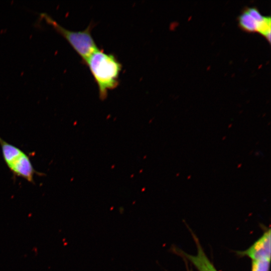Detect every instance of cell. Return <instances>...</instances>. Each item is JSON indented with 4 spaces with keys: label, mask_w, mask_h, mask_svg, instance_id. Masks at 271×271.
I'll use <instances>...</instances> for the list:
<instances>
[{
    "label": "cell",
    "mask_w": 271,
    "mask_h": 271,
    "mask_svg": "<svg viewBox=\"0 0 271 271\" xmlns=\"http://www.w3.org/2000/svg\"><path fill=\"white\" fill-rule=\"evenodd\" d=\"M85 64L88 67L98 86L100 99H105L108 92L119 84L121 64L113 54L99 49L87 58Z\"/></svg>",
    "instance_id": "6da1fadb"
},
{
    "label": "cell",
    "mask_w": 271,
    "mask_h": 271,
    "mask_svg": "<svg viewBox=\"0 0 271 271\" xmlns=\"http://www.w3.org/2000/svg\"><path fill=\"white\" fill-rule=\"evenodd\" d=\"M40 16L68 42L84 63L93 52L98 49L91 34V30L94 27L93 24H89L83 30L74 31L65 29L46 13H42Z\"/></svg>",
    "instance_id": "7a4b0ae2"
},
{
    "label": "cell",
    "mask_w": 271,
    "mask_h": 271,
    "mask_svg": "<svg viewBox=\"0 0 271 271\" xmlns=\"http://www.w3.org/2000/svg\"><path fill=\"white\" fill-rule=\"evenodd\" d=\"M0 146L4 161L14 176L23 178L34 184L35 174L42 175L35 170L30 157L20 149L1 137Z\"/></svg>",
    "instance_id": "3957f363"
},
{
    "label": "cell",
    "mask_w": 271,
    "mask_h": 271,
    "mask_svg": "<svg viewBox=\"0 0 271 271\" xmlns=\"http://www.w3.org/2000/svg\"><path fill=\"white\" fill-rule=\"evenodd\" d=\"M270 229L269 228L248 249L238 252V254L247 256L252 260L264 258L270 259Z\"/></svg>",
    "instance_id": "277c9868"
},
{
    "label": "cell",
    "mask_w": 271,
    "mask_h": 271,
    "mask_svg": "<svg viewBox=\"0 0 271 271\" xmlns=\"http://www.w3.org/2000/svg\"><path fill=\"white\" fill-rule=\"evenodd\" d=\"M193 236L197 248V254H189L182 251L180 253L190 261L198 271H217L205 253L198 239L195 235Z\"/></svg>",
    "instance_id": "5b68a950"
},
{
    "label": "cell",
    "mask_w": 271,
    "mask_h": 271,
    "mask_svg": "<svg viewBox=\"0 0 271 271\" xmlns=\"http://www.w3.org/2000/svg\"><path fill=\"white\" fill-rule=\"evenodd\" d=\"M263 23L261 24L257 22L246 11H244L239 17L240 26L248 32H258L260 26Z\"/></svg>",
    "instance_id": "8992f818"
},
{
    "label": "cell",
    "mask_w": 271,
    "mask_h": 271,
    "mask_svg": "<svg viewBox=\"0 0 271 271\" xmlns=\"http://www.w3.org/2000/svg\"><path fill=\"white\" fill-rule=\"evenodd\" d=\"M270 260L267 258L252 260L251 271H269Z\"/></svg>",
    "instance_id": "52a82bcc"
},
{
    "label": "cell",
    "mask_w": 271,
    "mask_h": 271,
    "mask_svg": "<svg viewBox=\"0 0 271 271\" xmlns=\"http://www.w3.org/2000/svg\"><path fill=\"white\" fill-rule=\"evenodd\" d=\"M255 21L260 24L263 23L267 17L261 15L258 10L255 8H249L245 10Z\"/></svg>",
    "instance_id": "ba28073f"
},
{
    "label": "cell",
    "mask_w": 271,
    "mask_h": 271,
    "mask_svg": "<svg viewBox=\"0 0 271 271\" xmlns=\"http://www.w3.org/2000/svg\"><path fill=\"white\" fill-rule=\"evenodd\" d=\"M188 271H192V269L188 270Z\"/></svg>",
    "instance_id": "9c48e42d"
}]
</instances>
